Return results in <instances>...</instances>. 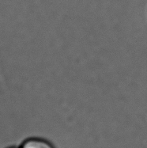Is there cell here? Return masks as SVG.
I'll return each instance as SVG.
<instances>
[{"instance_id":"6da1fadb","label":"cell","mask_w":147,"mask_h":148,"mask_svg":"<svg viewBox=\"0 0 147 148\" xmlns=\"http://www.w3.org/2000/svg\"><path fill=\"white\" fill-rule=\"evenodd\" d=\"M19 148H55L48 140L42 138H29L25 140Z\"/></svg>"},{"instance_id":"7a4b0ae2","label":"cell","mask_w":147,"mask_h":148,"mask_svg":"<svg viewBox=\"0 0 147 148\" xmlns=\"http://www.w3.org/2000/svg\"><path fill=\"white\" fill-rule=\"evenodd\" d=\"M9 148H18V147H9Z\"/></svg>"}]
</instances>
